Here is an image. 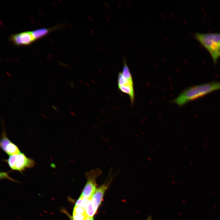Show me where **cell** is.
<instances>
[{
    "label": "cell",
    "instance_id": "obj_1",
    "mask_svg": "<svg viewBox=\"0 0 220 220\" xmlns=\"http://www.w3.org/2000/svg\"><path fill=\"white\" fill-rule=\"evenodd\" d=\"M220 90V81H213L190 87L183 90L172 102L182 107L212 92Z\"/></svg>",
    "mask_w": 220,
    "mask_h": 220
},
{
    "label": "cell",
    "instance_id": "obj_2",
    "mask_svg": "<svg viewBox=\"0 0 220 220\" xmlns=\"http://www.w3.org/2000/svg\"><path fill=\"white\" fill-rule=\"evenodd\" d=\"M196 38L209 52L216 64L219 57L220 50V33H196Z\"/></svg>",
    "mask_w": 220,
    "mask_h": 220
},
{
    "label": "cell",
    "instance_id": "obj_3",
    "mask_svg": "<svg viewBox=\"0 0 220 220\" xmlns=\"http://www.w3.org/2000/svg\"><path fill=\"white\" fill-rule=\"evenodd\" d=\"M4 160L7 162L11 170L21 173L27 168L33 167L35 164L33 159L28 158L23 153L10 156Z\"/></svg>",
    "mask_w": 220,
    "mask_h": 220
},
{
    "label": "cell",
    "instance_id": "obj_4",
    "mask_svg": "<svg viewBox=\"0 0 220 220\" xmlns=\"http://www.w3.org/2000/svg\"><path fill=\"white\" fill-rule=\"evenodd\" d=\"M99 168H96L86 172L87 181L80 197L91 199L96 190V179L102 174Z\"/></svg>",
    "mask_w": 220,
    "mask_h": 220
},
{
    "label": "cell",
    "instance_id": "obj_5",
    "mask_svg": "<svg viewBox=\"0 0 220 220\" xmlns=\"http://www.w3.org/2000/svg\"><path fill=\"white\" fill-rule=\"evenodd\" d=\"M117 82L119 89L122 92L127 94L129 96L131 104L134 105L135 100L134 84L125 78L121 72H119L118 74Z\"/></svg>",
    "mask_w": 220,
    "mask_h": 220
},
{
    "label": "cell",
    "instance_id": "obj_6",
    "mask_svg": "<svg viewBox=\"0 0 220 220\" xmlns=\"http://www.w3.org/2000/svg\"><path fill=\"white\" fill-rule=\"evenodd\" d=\"M17 46H27L35 41L31 31H26L11 35L9 38Z\"/></svg>",
    "mask_w": 220,
    "mask_h": 220
},
{
    "label": "cell",
    "instance_id": "obj_7",
    "mask_svg": "<svg viewBox=\"0 0 220 220\" xmlns=\"http://www.w3.org/2000/svg\"><path fill=\"white\" fill-rule=\"evenodd\" d=\"M0 146L2 149L10 156L21 153L18 147L8 138L4 131L2 135Z\"/></svg>",
    "mask_w": 220,
    "mask_h": 220
},
{
    "label": "cell",
    "instance_id": "obj_8",
    "mask_svg": "<svg viewBox=\"0 0 220 220\" xmlns=\"http://www.w3.org/2000/svg\"><path fill=\"white\" fill-rule=\"evenodd\" d=\"M104 184L96 190L91 200L95 209L97 211L102 200L104 194L107 188L108 183Z\"/></svg>",
    "mask_w": 220,
    "mask_h": 220
},
{
    "label": "cell",
    "instance_id": "obj_9",
    "mask_svg": "<svg viewBox=\"0 0 220 220\" xmlns=\"http://www.w3.org/2000/svg\"><path fill=\"white\" fill-rule=\"evenodd\" d=\"M59 27L58 26H55L51 28H41L34 30L31 31L32 35L35 40L40 39L50 33L56 30Z\"/></svg>",
    "mask_w": 220,
    "mask_h": 220
},
{
    "label": "cell",
    "instance_id": "obj_10",
    "mask_svg": "<svg viewBox=\"0 0 220 220\" xmlns=\"http://www.w3.org/2000/svg\"><path fill=\"white\" fill-rule=\"evenodd\" d=\"M123 65L122 71L121 73L122 75L127 80L132 83H133L132 75L131 74L129 69L127 65L126 60L124 57L123 58Z\"/></svg>",
    "mask_w": 220,
    "mask_h": 220
},
{
    "label": "cell",
    "instance_id": "obj_11",
    "mask_svg": "<svg viewBox=\"0 0 220 220\" xmlns=\"http://www.w3.org/2000/svg\"><path fill=\"white\" fill-rule=\"evenodd\" d=\"M85 210L88 217H93L95 214L96 210L94 207L91 199L89 201Z\"/></svg>",
    "mask_w": 220,
    "mask_h": 220
},
{
    "label": "cell",
    "instance_id": "obj_12",
    "mask_svg": "<svg viewBox=\"0 0 220 220\" xmlns=\"http://www.w3.org/2000/svg\"><path fill=\"white\" fill-rule=\"evenodd\" d=\"M85 214H87L85 209L81 206H75L73 209V215H82Z\"/></svg>",
    "mask_w": 220,
    "mask_h": 220
},
{
    "label": "cell",
    "instance_id": "obj_13",
    "mask_svg": "<svg viewBox=\"0 0 220 220\" xmlns=\"http://www.w3.org/2000/svg\"><path fill=\"white\" fill-rule=\"evenodd\" d=\"M90 199L88 198H83L79 197L76 202L75 205L81 206L85 209Z\"/></svg>",
    "mask_w": 220,
    "mask_h": 220
},
{
    "label": "cell",
    "instance_id": "obj_14",
    "mask_svg": "<svg viewBox=\"0 0 220 220\" xmlns=\"http://www.w3.org/2000/svg\"><path fill=\"white\" fill-rule=\"evenodd\" d=\"M89 217L87 214L82 215H73V218L74 220H86Z\"/></svg>",
    "mask_w": 220,
    "mask_h": 220
},
{
    "label": "cell",
    "instance_id": "obj_15",
    "mask_svg": "<svg viewBox=\"0 0 220 220\" xmlns=\"http://www.w3.org/2000/svg\"><path fill=\"white\" fill-rule=\"evenodd\" d=\"M61 211L62 212L64 213H65L70 218L71 220H74L73 218L72 217V216H70V215L68 214V212L65 211V210H64V209H63L61 210Z\"/></svg>",
    "mask_w": 220,
    "mask_h": 220
},
{
    "label": "cell",
    "instance_id": "obj_16",
    "mask_svg": "<svg viewBox=\"0 0 220 220\" xmlns=\"http://www.w3.org/2000/svg\"><path fill=\"white\" fill-rule=\"evenodd\" d=\"M86 220H94L93 217H89Z\"/></svg>",
    "mask_w": 220,
    "mask_h": 220
},
{
    "label": "cell",
    "instance_id": "obj_17",
    "mask_svg": "<svg viewBox=\"0 0 220 220\" xmlns=\"http://www.w3.org/2000/svg\"><path fill=\"white\" fill-rule=\"evenodd\" d=\"M52 107L55 110V111L57 110H58L56 106H52Z\"/></svg>",
    "mask_w": 220,
    "mask_h": 220
},
{
    "label": "cell",
    "instance_id": "obj_18",
    "mask_svg": "<svg viewBox=\"0 0 220 220\" xmlns=\"http://www.w3.org/2000/svg\"><path fill=\"white\" fill-rule=\"evenodd\" d=\"M152 220V218L151 217V216H149L146 219V220Z\"/></svg>",
    "mask_w": 220,
    "mask_h": 220
},
{
    "label": "cell",
    "instance_id": "obj_19",
    "mask_svg": "<svg viewBox=\"0 0 220 220\" xmlns=\"http://www.w3.org/2000/svg\"><path fill=\"white\" fill-rule=\"evenodd\" d=\"M42 115L43 116V117L45 118L46 119H47V118L46 117L44 114H43V113H42Z\"/></svg>",
    "mask_w": 220,
    "mask_h": 220
},
{
    "label": "cell",
    "instance_id": "obj_20",
    "mask_svg": "<svg viewBox=\"0 0 220 220\" xmlns=\"http://www.w3.org/2000/svg\"><path fill=\"white\" fill-rule=\"evenodd\" d=\"M6 74L9 75V76H10V77H12V76L9 73H8V72H6Z\"/></svg>",
    "mask_w": 220,
    "mask_h": 220
},
{
    "label": "cell",
    "instance_id": "obj_21",
    "mask_svg": "<svg viewBox=\"0 0 220 220\" xmlns=\"http://www.w3.org/2000/svg\"><path fill=\"white\" fill-rule=\"evenodd\" d=\"M219 56H220V50L219 53Z\"/></svg>",
    "mask_w": 220,
    "mask_h": 220
}]
</instances>
